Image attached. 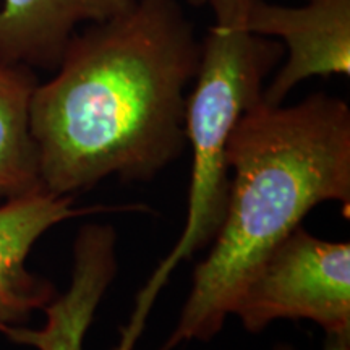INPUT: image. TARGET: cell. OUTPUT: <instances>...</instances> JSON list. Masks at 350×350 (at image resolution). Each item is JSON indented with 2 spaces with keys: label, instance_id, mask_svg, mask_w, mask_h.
<instances>
[{
  "label": "cell",
  "instance_id": "obj_1",
  "mask_svg": "<svg viewBox=\"0 0 350 350\" xmlns=\"http://www.w3.org/2000/svg\"><path fill=\"white\" fill-rule=\"evenodd\" d=\"M200 52L177 0H135L73 34L29 104L42 190L70 196L111 175L144 182L174 163Z\"/></svg>",
  "mask_w": 350,
  "mask_h": 350
},
{
  "label": "cell",
  "instance_id": "obj_11",
  "mask_svg": "<svg viewBox=\"0 0 350 350\" xmlns=\"http://www.w3.org/2000/svg\"><path fill=\"white\" fill-rule=\"evenodd\" d=\"M188 2L196 3V5H200V3H204V0H188Z\"/></svg>",
  "mask_w": 350,
  "mask_h": 350
},
{
  "label": "cell",
  "instance_id": "obj_10",
  "mask_svg": "<svg viewBox=\"0 0 350 350\" xmlns=\"http://www.w3.org/2000/svg\"><path fill=\"white\" fill-rule=\"evenodd\" d=\"M325 350H349V338H327Z\"/></svg>",
  "mask_w": 350,
  "mask_h": 350
},
{
  "label": "cell",
  "instance_id": "obj_3",
  "mask_svg": "<svg viewBox=\"0 0 350 350\" xmlns=\"http://www.w3.org/2000/svg\"><path fill=\"white\" fill-rule=\"evenodd\" d=\"M214 21L201 41L195 86L187 96L185 137L193 151L185 227L137 295L116 350H133L152 305L178 265L216 239L229 198L226 148L240 117L262 99L266 78L284 57L282 44L247 28L252 0H204Z\"/></svg>",
  "mask_w": 350,
  "mask_h": 350
},
{
  "label": "cell",
  "instance_id": "obj_7",
  "mask_svg": "<svg viewBox=\"0 0 350 350\" xmlns=\"http://www.w3.org/2000/svg\"><path fill=\"white\" fill-rule=\"evenodd\" d=\"M135 0H0V60L55 70L78 26L104 21Z\"/></svg>",
  "mask_w": 350,
  "mask_h": 350
},
{
  "label": "cell",
  "instance_id": "obj_2",
  "mask_svg": "<svg viewBox=\"0 0 350 350\" xmlns=\"http://www.w3.org/2000/svg\"><path fill=\"white\" fill-rule=\"evenodd\" d=\"M229 198L214 247L195 271L180 319L161 350L209 340L266 256L317 204L350 201V109L326 93L294 106L258 100L226 148Z\"/></svg>",
  "mask_w": 350,
  "mask_h": 350
},
{
  "label": "cell",
  "instance_id": "obj_8",
  "mask_svg": "<svg viewBox=\"0 0 350 350\" xmlns=\"http://www.w3.org/2000/svg\"><path fill=\"white\" fill-rule=\"evenodd\" d=\"M116 235L109 227H86L77 242L75 282L67 299L49 310V326L31 332L0 325L13 340L36 345L41 350H81L83 338L96 305L116 273Z\"/></svg>",
  "mask_w": 350,
  "mask_h": 350
},
{
  "label": "cell",
  "instance_id": "obj_5",
  "mask_svg": "<svg viewBox=\"0 0 350 350\" xmlns=\"http://www.w3.org/2000/svg\"><path fill=\"white\" fill-rule=\"evenodd\" d=\"M247 28L281 42L286 55L265 86V103L282 104L312 77L350 75V0H305L299 7L252 0Z\"/></svg>",
  "mask_w": 350,
  "mask_h": 350
},
{
  "label": "cell",
  "instance_id": "obj_4",
  "mask_svg": "<svg viewBox=\"0 0 350 350\" xmlns=\"http://www.w3.org/2000/svg\"><path fill=\"white\" fill-rule=\"evenodd\" d=\"M250 332L274 319H312L327 338H350V245L299 226L243 287L234 313Z\"/></svg>",
  "mask_w": 350,
  "mask_h": 350
},
{
  "label": "cell",
  "instance_id": "obj_9",
  "mask_svg": "<svg viewBox=\"0 0 350 350\" xmlns=\"http://www.w3.org/2000/svg\"><path fill=\"white\" fill-rule=\"evenodd\" d=\"M33 70L0 60V198L41 190L38 154L29 130Z\"/></svg>",
  "mask_w": 350,
  "mask_h": 350
},
{
  "label": "cell",
  "instance_id": "obj_6",
  "mask_svg": "<svg viewBox=\"0 0 350 350\" xmlns=\"http://www.w3.org/2000/svg\"><path fill=\"white\" fill-rule=\"evenodd\" d=\"M104 206L73 208L72 196L36 190L0 204V325L25 323L55 295L49 281L26 268L34 243L51 227Z\"/></svg>",
  "mask_w": 350,
  "mask_h": 350
}]
</instances>
